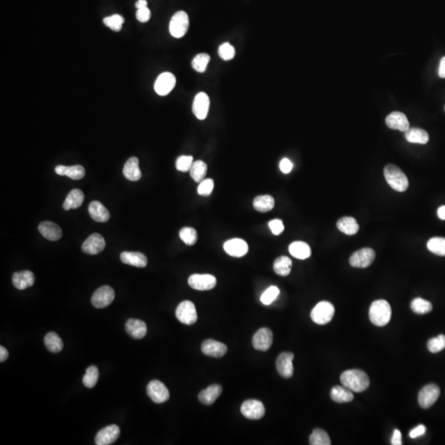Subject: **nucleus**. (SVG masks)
Returning <instances> with one entry per match:
<instances>
[{"label": "nucleus", "instance_id": "f257e3e1", "mask_svg": "<svg viewBox=\"0 0 445 445\" xmlns=\"http://www.w3.org/2000/svg\"><path fill=\"white\" fill-rule=\"evenodd\" d=\"M343 386L352 392H362L369 387V379L367 373L360 369H349L341 375Z\"/></svg>", "mask_w": 445, "mask_h": 445}, {"label": "nucleus", "instance_id": "f03ea898", "mask_svg": "<svg viewBox=\"0 0 445 445\" xmlns=\"http://www.w3.org/2000/svg\"><path fill=\"white\" fill-rule=\"evenodd\" d=\"M369 319L377 326H386L392 317V309L389 302L384 299L374 301L369 309Z\"/></svg>", "mask_w": 445, "mask_h": 445}, {"label": "nucleus", "instance_id": "7ed1b4c3", "mask_svg": "<svg viewBox=\"0 0 445 445\" xmlns=\"http://www.w3.org/2000/svg\"><path fill=\"white\" fill-rule=\"evenodd\" d=\"M384 177L388 185L396 192H403L409 186V181L407 176L399 167L393 164H388L384 171Z\"/></svg>", "mask_w": 445, "mask_h": 445}, {"label": "nucleus", "instance_id": "20e7f679", "mask_svg": "<svg viewBox=\"0 0 445 445\" xmlns=\"http://www.w3.org/2000/svg\"><path fill=\"white\" fill-rule=\"evenodd\" d=\"M334 314V306L330 302L322 301L313 308L311 312V318L316 324L325 325L332 321Z\"/></svg>", "mask_w": 445, "mask_h": 445}, {"label": "nucleus", "instance_id": "39448f33", "mask_svg": "<svg viewBox=\"0 0 445 445\" xmlns=\"http://www.w3.org/2000/svg\"><path fill=\"white\" fill-rule=\"evenodd\" d=\"M189 17L184 11L175 13L169 24V31L175 38H181L185 36L189 28Z\"/></svg>", "mask_w": 445, "mask_h": 445}, {"label": "nucleus", "instance_id": "423d86ee", "mask_svg": "<svg viewBox=\"0 0 445 445\" xmlns=\"http://www.w3.org/2000/svg\"><path fill=\"white\" fill-rule=\"evenodd\" d=\"M440 395V389L436 384L425 386L418 394V403L423 409H428L435 404Z\"/></svg>", "mask_w": 445, "mask_h": 445}, {"label": "nucleus", "instance_id": "0eeeda50", "mask_svg": "<svg viewBox=\"0 0 445 445\" xmlns=\"http://www.w3.org/2000/svg\"><path fill=\"white\" fill-rule=\"evenodd\" d=\"M176 317L181 323L192 325L197 321V312L194 303L185 300L179 303L176 310Z\"/></svg>", "mask_w": 445, "mask_h": 445}, {"label": "nucleus", "instance_id": "6e6552de", "mask_svg": "<svg viewBox=\"0 0 445 445\" xmlns=\"http://www.w3.org/2000/svg\"><path fill=\"white\" fill-rule=\"evenodd\" d=\"M115 298V292L108 286H102L92 294V305L97 309H104L111 305Z\"/></svg>", "mask_w": 445, "mask_h": 445}, {"label": "nucleus", "instance_id": "1a4fd4ad", "mask_svg": "<svg viewBox=\"0 0 445 445\" xmlns=\"http://www.w3.org/2000/svg\"><path fill=\"white\" fill-rule=\"evenodd\" d=\"M147 393L154 403L158 404L165 403L170 397L169 389L163 383L158 380L149 382L147 386Z\"/></svg>", "mask_w": 445, "mask_h": 445}, {"label": "nucleus", "instance_id": "9d476101", "mask_svg": "<svg viewBox=\"0 0 445 445\" xmlns=\"http://www.w3.org/2000/svg\"><path fill=\"white\" fill-rule=\"evenodd\" d=\"M374 259L375 251L367 247L354 252L349 258V264L356 268H366L373 263Z\"/></svg>", "mask_w": 445, "mask_h": 445}, {"label": "nucleus", "instance_id": "9b49d317", "mask_svg": "<svg viewBox=\"0 0 445 445\" xmlns=\"http://www.w3.org/2000/svg\"><path fill=\"white\" fill-rule=\"evenodd\" d=\"M189 286L196 290H210L216 286L217 279L214 275L209 274H195L191 275L188 279Z\"/></svg>", "mask_w": 445, "mask_h": 445}, {"label": "nucleus", "instance_id": "f8f14e48", "mask_svg": "<svg viewBox=\"0 0 445 445\" xmlns=\"http://www.w3.org/2000/svg\"><path fill=\"white\" fill-rule=\"evenodd\" d=\"M241 412L246 418L250 419H259L265 415L264 405L262 402L254 399L247 400L241 406Z\"/></svg>", "mask_w": 445, "mask_h": 445}, {"label": "nucleus", "instance_id": "ddd939ff", "mask_svg": "<svg viewBox=\"0 0 445 445\" xmlns=\"http://www.w3.org/2000/svg\"><path fill=\"white\" fill-rule=\"evenodd\" d=\"M177 79L172 73H162L154 83V90L159 96H166L176 86Z\"/></svg>", "mask_w": 445, "mask_h": 445}, {"label": "nucleus", "instance_id": "4468645a", "mask_svg": "<svg viewBox=\"0 0 445 445\" xmlns=\"http://www.w3.org/2000/svg\"><path fill=\"white\" fill-rule=\"evenodd\" d=\"M294 355L291 352H283L276 360V368L279 374L285 379H290L294 374L293 360Z\"/></svg>", "mask_w": 445, "mask_h": 445}, {"label": "nucleus", "instance_id": "2eb2a0df", "mask_svg": "<svg viewBox=\"0 0 445 445\" xmlns=\"http://www.w3.org/2000/svg\"><path fill=\"white\" fill-rule=\"evenodd\" d=\"M121 430L116 425H111L98 431L95 437L97 445L112 444L119 438Z\"/></svg>", "mask_w": 445, "mask_h": 445}, {"label": "nucleus", "instance_id": "dca6fc26", "mask_svg": "<svg viewBox=\"0 0 445 445\" xmlns=\"http://www.w3.org/2000/svg\"><path fill=\"white\" fill-rule=\"evenodd\" d=\"M273 343V333L269 328H261L254 335L252 345L255 349L266 352L271 348Z\"/></svg>", "mask_w": 445, "mask_h": 445}, {"label": "nucleus", "instance_id": "f3484780", "mask_svg": "<svg viewBox=\"0 0 445 445\" xmlns=\"http://www.w3.org/2000/svg\"><path fill=\"white\" fill-rule=\"evenodd\" d=\"M106 243L103 237L99 233H92L83 243L82 251L89 255H97L104 250Z\"/></svg>", "mask_w": 445, "mask_h": 445}, {"label": "nucleus", "instance_id": "a211bd4d", "mask_svg": "<svg viewBox=\"0 0 445 445\" xmlns=\"http://www.w3.org/2000/svg\"><path fill=\"white\" fill-rule=\"evenodd\" d=\"M209 98L205 92H200L195 97L192 105V111L199 120H205L207 118L209 109Z\"/></svg>", "mask_w": 445, "mask_h": 445}, {"label": "nucleus", "instance_id": "6ab92c4d", "mask_svg": "<svg viewBox=\"0 0 445 445\" xmlns=\"http://www.w3.org/2000/svg\"><path fill=\"white\" fill-rule=\"evenodd\" d=\"M201 350L205 356L215 358H220L227 353L228 348L224 343L219 342L215 340H206L201 345Z\"/></svg>", "mask_w": 445, "mask_h": 445}, {"label": "nucleus", "instance_id": "aec40b11", "mask_svg": "<svg viewBox=\"0 0 445 445\" xmlns=\"http://www.w3.org/2000/svg\"><path fill=\"white\" fill-rule=\"evenodd\" d=\"M224 249L229 256L242 257L247 253L248 245L243 239H233L224 243Z\"/></svg>", "mask_w": 445, "mask_h": 445}, {"label": "nucleus", "instance_id": "412c9836", "mask_svg": "<svg viewBox=\"0 0 445 445\" xmlns=\"http://www.w3.org/2000/svg\"><path fill=\"white\" fill-rule=\"evenodd\" d=\"M387 126L392 130H399L406 132L410 129V124L407 116L403 112L394 111L386 118Z\"/></svg>", "mask_w": 445, "mask_h": 445}, {"label": "nucleus", "instance_id": "4be33fe9", "mask_svg": "<svg viewBox=\"0 0 445 445\" xmlns=\"http://www.w3.org/2000/svg\"><path fill=\"white\" fill-rule=\"evenodd\" d=\"M12 282L14 287L17 288V290H26L27 288L31 287L34 285L35 275L30 271L15 272L13 274Z\"/></svg>", "mask_w": 445, "mask_h": 445}, {"label": "nucleus", "instance_id": "5701e85b", "mask_svg": "<svg viewBox=\"0 0 445 445\" xmlns=\"http://www.w3.org/2000/svg\"><path fill=\"white\" fill-rule=\"evenodd\" d=\"M126 333L134 339H142L147 334V326L141 320L130 318L126 323Z\"/></svg>", "mask_w": 445, "mask_h": 445}, {"label": "nucleus", "instance_id": "b1692460", "mask_svg": "<svg viewBox=\"0 0 445 445\" xmlns=\"http://www.w3.org/2000/svg\"><path fill=\"white\" fill-rule=\"evenodd\" d=\"M38 229L41 235L50 241H57L62 237L61 228L53 222H42L39 224Z\"/></svg>", "mask_w": 445, "mask_h": 445}, {"label": "nucleus", "instance_id": "393cba45", "mask_svg": "<svg viewBox=\"0 0 445 445\" xmlns=\"http://www.w3.org/2000/svg\"><path fill=\"white\" fill-rule=\"evenodd\" d=\"M121 260L124 264L144 268L147 266V257L140 252L136 251H124L121 254Z\"/></svg>", "mask_w": 445, "mask_h": 445}, {"label": "nucleus", "instance_id": "a878e982", "mask_svg": "<svg viewBox=\"0 0 445 445\" xmlns=\"http://www.w3.org/2000/svg\"><path fill=\"white\" fill-rule=\"evenodd\" d=\"M88 212L92 220L96 222L106 223L110 220L108 209L99 201H92L90 203Z\"/></svg>", "mask_w": 445, "mask_h": 445}, {"label": "nucleus", "instance_id": "bb28decb", "mask_svg": "<svg viewBox=\"0 0 445 445\" xmlns=\"http://www.w3.org/2000/svg\"><path fill=\"white\" fill-rule=\"evenodd\" d=\"M220 384H212L199 393L198 399L200 403L205 405H212L222 393Z\"/></svg>", "mask_w": 445, "mask_h": 445}, {"label": "nucleus", "instance_id": "cd10ccee", "mask_svg": "<svg viewBox=\"0 0 445 445\" xmlns=\"http://www.w3.org/2000/svg\"><path fill=\"white\" fill-rule=\"evenodd\" d=\"M56 173L60 176H67L73 180H80L85 176V170L81 165L66 167L64 165H59L56 167Z\"/></svg>", "mask_w": 445, "mask_h": 445}, {"label": "nucleus", "instance_id": "c85d7f7f", "mask_svg": "<svg viewBox=\"0 0 445 445\" xmlns=\"http://www.w3.org/2000/svg\"><path fill=\"white\" fill-rule=\"evenodd\" d=\"M123 173L126 179L130 181H136L140 179L142 173L138 166V158L135 157L129 158L124 166Z\"/></svg>", "mask_w": 445, "mask_h": 445}, {"label": "nucleus", "instance_id": "c756f323", "mask_svg": "<svg viewBox=\"0 0 445 445\" xmlns=\"http://www.w3.org/2000/svg\"><path fill=\"white\" fill-rule=\"evenodd\" d=\"M289 251L292 256L300 260H305L311 256V248L309 244L301 241L292 243L289 247Z\"/></svg>", "mask_w": 445, "mask_h": 445}, {"label": "nucleus", "instance_id": "7c9ffc66", "mask_svg": "<svg viewBox=\"0 0 445 445\" xmlns=\"http://www.w3.org/2000/svg\"><path fill=\"white\" fill-rule=\"evenodd\" d=\"M84 200V195L81 190L74 189L68 193L66 199L63 204V208L65 210H69L71 209H77L81 206Z\"/></svg>", "mask_w": 445, "mask_h": 445}, {"label": "nucleus", "instance_id": "2f4dec72", "mask_svg": "<svg viewBox=\"0 0 445 445\" xmlns=\"http://www.w3.org/2000/svg\"><path fill=\"white\" fill-rule=\"evenodd\" d=\"M337 228L341 232H344L345 235H355L358 232L360 229V226L358 223L356 221V219L349 216L342 217L337 221Z\"/></svg>", "mask_w": 445, "mask_h": 445}, {"label": "nucleus", "instance_id": "473e14b6", "mask_svg": "<svg viewBox=\"0 0 445 445\" xmlns=\"http://www.w3.org/2000/svg\"><path fill=\"white\" fill-rule=\"evenodd\" d=\"M405 137L410 143L426 145L428 143L430 137L428 133L423 129L411 128L405 132Z\"/></svg>", "mask_w": 445, "mask_h": 445}, {"label": "nucleus", "instance_id": "72a5a7b5", "mask_svg": "<svg viewBox=\"0 0 445 445\" xmlns=\"http://www.w3.org/2000/svg\"><path fill=\"white\" fill-rule=\"evenodd\" d=\"M331 397L336 403H349L353 401L354 395L345 386H335L331 391Z\"/></svg>", "mask_w": 445, "mask_h": 445}, {"label": "nucleus", "instance_id": "f704fd0d", "mask_svg": "<svg viewBox=\"0 0 445 445\" xmlns=\"http://www.w3.org/2000/svg\"><path fill=\"white\" fill-rule=\"evenodd\" d=\"M253 206L259 212H268L275 206V200L269 195L258 196L253 200Z\"/></svg>", "mask_w": 445, "mask_h": 445}, {"label": "nucleus", "instance_id": "c9c22d12", "mask_svg": "<svg viewBox=\"0 0 445 445\" xmlns=\"http://www.w3.org/2000/svg\"><path fill=\"white\" fill-rule=\"evenodd\" d=\"M45 347L49 352L52 353H59L61 352L64 347V343L59 335L56 333H49L45 335Z\"/></svg>", "mask_w": 445, "mask_h": 445}, {"label": "nucleus", "instance_id": "e433bc0d", "mask_svg": "<svg viewBox=\"0 0 445 445\" xmlns=\"http://www.w3.org/2000/svg\"><path fill=\"white\" fill-rule=\"evenodd\" d=\"M274 271L280 276L290 275L292 268V261L288 256H279L274 262Z\"/></svg>", "mask_w": 445, "mask_h": 445}, {"label": "nucleus", "instance_id": "4c0bfd02", "mask_svg": "<svg viewBox=\"0 0 445 445\" xmlns=\"http://www.w3.org/2000/svg\"><path fill=\"white\" fill-rule=\"evenodd\" d=\"M207 173V165L201 160H197L193 162L192 168L190 169V175L196 182H200L205 178Z\"/></svg>", "mask_w": 445, "mask_h": 445}, {"label": "nucleus", "instance_id": "58836bf2", "mask_svg": "<svg viewBox=\"0 0 445 445\" xmlns=\"http://www.w3.org/2000/svg\"><path fill=\"white\" fill-rule=\"evenodd\" d=\"M309 443L311 445H330V437L327 433L322 429H315L309 438Z\"/></svg>", "mask_w": 445, "mask_h": 445}, {"label": "nucleus", "instance_id": "ea45409f", "mask_svg": "<svg viewBox=\"0 0 445 445\" xmlns=\"http://www.w3.org/2000/svg\"><path fill=\"white\" fill-rule=\"evenodd\" d=\"M427 247L432 253L436 254L438 256H445V239L435 237L428 241Z\"/></svg>", "mask_w": 445, "mask_h": 445}, {"label": "nucleus", "instance_id": "a19ab883", "mask_svg": "<svg viewBox=\"0 0 445 445\" xmlns=\"http://www.w3.org/2000/svg\"><path fill=\"white\" fill-rule=\"evenodd\" d=\"M411 309L416 314H426L432 310L431 302L421 298H416L411 302Z\"/></svg>", "mask_w": 445, "mask_h": 445}, {"label": "nucleus", "instance_id": "79ce46f5", "mask_svg": "<svg viewBox=\"0 0 445 445\" xmlns=\"http://www.w3.org/2000/svg\"><path fill=\"white\" fill-rule=\"evenodd\" d=\"M98 376H99V372L96 366L92 365L88 367L86 370L85 375L83 376V385L85 386L86 388H93L98 383Z\"/></svg>", "mask_w": 445, "mask_h": 445}, {"label": "nucleus", "instance_id": "37998d69", "mask_svg": "<svg viewBox=\"0 0 445 445\" xmlns=\"http://www.w3.org/2000/svg\"><path fill=\"white\" fill-rule=\"evenodd\" d=\"M210 61V56L208 54L201 53L195 56L192 60V68L196 72L204 73L206 71L207 65Z\"/></svg>", "mask_w": 445, "mask_h": 445}, {"label": "nucleus", "instance_id": "c03bdc74", "mask_svg": "<svg viewBox=\"0 0 445 445\" xmlns=\"http://www.w3.org/2000/svg\"><path fill=\"white\" fill-rule=\"evenodd\" d=\"M180 239L183 241L186 245L192 246L196 244L197 241V232L194 228L190 227L182 228L180 231Z\"/></svg>", "mask_w": 445, "mask_h": 445}, {"label": "nucleus", "instance_id": "a18cd8bd", "mask_svg": "<svg viewBox=\"0 0 445 445\" xmlns=\"http://www.w3.org/2000/svg\"><path fill=\"white\" fill-rule=\"evenodd\" d=\"M427 348L431 353H438L445 348V336L439 335L437 337L430 339L427 343Z\"/></svg>", "mask_w": 445, "mask_h": 445}, {"label": "nucleus", "instance_id": "49530a36", "mask_svg": "<svg viewBox=\"0 0 445 445\" xmlns=\"http://www.w3.org/2000/svg\"><path fill=\"white\" fill-rule=\"evenodd\" d=\"M106 26L111 28L114 32H119L122 28L124 24V18L119 14H114L111 17H105L103 20Z\"/></svg>", "mask_w": 445, "mask_h": 445}, {"label": "nucleus", "instance_id": "de8ad7c7", "mask_svg": "<svg viewBox=\"0 0 445 445\" xmlns=\"http://www.w3.org/2000/svg\"><path fill=\"white\" fill-rule=\"evenodd\" d=\"M279 294V290L276 286H271L262 294L261 301L265 305H270L276 299Z\"/></svg>", "mask_w": 445, "mask_h": 445}, {"label": "nucleus", "instance_id": "09e8293b", "mask_svg": "<svg viewBox=\"0 0 445 445\" xmlns=\"http://www.w3.org/2000/svg\"><path fill=\"white\" fill-rule=\"evenodd\" d=\"M193 157L192 156H180L176 161V168L180 172H188L192 168L193 164Z\"/></svg>", "mask_w": 445, "mask_h": 445}, {"label": "nucleus", "instance_id": "8fccbe9b", "mask_svg": "<svg viewBox=\"0 0 445 445\" xmlns=\"http://www.w3.org/2000/svg\"><path fill=\"white\" fill-rule=\"evenodd\" d=\"M235 54L236 52L235 47L231 45L229 43H224L219 48V56L224 60H232L235 58Z\"/></svg>", "mask_w": 445, "mask_h": 445}, {"label": "nucleus", "instance_id": "3c124183", "mask_svg": "<svg viewBox=\"0 0 445 445\" xmlns=\"http://www.w3.org/2000/svg\"><path fill=\"white\" fill-rule=\"evenodd\" d=\"M214 189V181L212 179H205L200 181L198 186V194L200 196H208L212 193Z\"/></svg>", "mask_w": 445, "mask_h": 445}, {"label": "nucleus", "instance_id": "603ef678", "mask_svg": "<svg viewBox=\"0 0 445 445\" xmlns=\"http://www.w3.org/2000/svg\"><path fill=\"white\" fill-rule=\"evenodd\" d=\"M269 227L271 228V232L274 235H279L282 232H283L285 229L283 222L280 220H271L269 223Z\"/></svg>", "mask_w": 445, "mask_h": 445}, {"label": "nucleus", "instance_id": "864d4df0", "mask_svg": "<svg viewBox=\"0 0 445 445\" xmlns=\"http://www.w3.org/2000/svg\"><path fill=\"white\" fill-rule=\"evenodd\" d=\"M137 19L140 22H147L151 17V12L147 8L138 9L136 13Z\"/></svg>", "mask_w": 445, "mask_h": 445}, {"label": "nucleus", "instance_id": "5fc2aeb1", "mask_svg": "<svg viewBox=\"0 0 445 445\" xmlns=\"http://www.w3.org/2000/svg\"><path fill=\"white\" fill-rule=\"evenodd\" d=\"M279 169L282 170V173L288 174L291 172L292 169H293V163L290 159L283 158L279 162Z\"/></svg>", "mask_w": 445, "mask_h": 445}, {"label": "nucleus", "instance_id": "6e6d98bb", "mask_svg": "<svg viewBox=\"0 0 445 445\" xmlns=\"http://www.w3.org/2000/svg\"><path fill=\"white\" fill-rule=\"evenodd\" d=\"M426 426H423V425H419L416 428L411 430L409 434L410 437H411V439L417 438V437L420 436V435H424L425 433H426Z\"/></svg>", "mask_w": 445, "mask_h": 445}, {"label": "nucleus", "instance_id": "4d7b16f0", "mask_svg": "<svg viewBox=\"0 0 445 445\" xmlns=\"http://www.w3.org/2000/svg\"><path fill=\"white\" fill-rule=\"evenodd\" d=\"M391 443L392 445H402L403 444V439H402V434L399 430H394L393 435L392 437V441Z\"/></svg>", "mask_w": 445, "mask_h": 445}, {"label": "nucleus", "instance_id": "13d9d810", "mask_svg": "<svg viewBox=\"0 0 445 445\" xmlns=\"http://www.w3.org/2000/svg\"><path fill=\"white\" fill-rule=\"evenodd\" d=\"M9 358V352L3 345L0 346V362H5Z\"/></svg>", "mask_w": 445, "mask_h": 445}, {"label": "nucleus", "instance_id": "bf43d9fd", "mask_svg": "<svg viewBox=\"0 0 445 445\" xmlns=\"http://www.w3.org/2000/svg\"><path fill=\"white\" fill-rule=\"evenodd\" d=\"M439 75L442 79H445V56L442 58L439 64Z\"/></svg>", "mask_w": 445, "mask_h": 445}, {"label": "nucleus", "instance_id": "052dcab7", "mask_svg": "<svg viewBox=\"0 0 445 445\" xmlns=\"http://www.w3.org/2000/svg\"><path fill=\"white\" fill-rule=\"evenodd\" d=\"M147 1L146 0H138L136 3H135V7H136L137 9H144V8H147Z\"/></svg>", "mask_w": 445, "mask_h": 445}, {"label": "nucleus", "instance_id": "680f3d73", "mask_svg": "<svg viewBox=\"0 0 445 445\" xmlns=\"http://www.w3.org/2000/svg\"><path fill=\"white\" fill-rule=\"evenodd\" d=\"M437 214H438V216L440 220H445V205L439 207L437 211Z\"/></svg>", "mask_w": 445, "mask_h": 445}, {"label": "nucleus", "instance_id": "e2e57ef3", "mask_svg": "<svg viewBox=\"0 0 445 445\" xmlns=\"http://www.w3.org/2000/svg\"><path fill=\"white\" fill-rule=\"evenodd\" d=\"M444 110H445V108H444Z\"/></svg>", "mask_w": 445, "mask_h": 445}]
</instances>
